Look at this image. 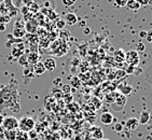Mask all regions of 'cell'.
<instances>
[{"instance_id": "1", "label": "cell", "mask_w": 152, "mask_h": 140, "mask_svg": "<svg viewBox=\"0 0 152 140\" xmlns=\"http://www.w3.org/2000/svg\"><path fill=\"white\" fill-rule=\"evenodd\" d=\"M35 128V120L30 117H23L18 120V129L25 133H29Z\"/></svg>"}, {"instance_id": "2", "label": "cell", "mask_w": 152, "mask_h": 140, "mask_svg": "<svg viewBox=\"0 0 152 140\" xmlns=\"http://www.w3.org/2000/svg\"><path fill=\"white\" fill-rule=\"evenodd\" d=\"M1 126L4 131H15L18 128V120L13 115H8L4 117Z\"/></svg>"}, {"instance_id": "3", "label": "cell", "mask_w": 152, "mask_h": 140, "mask_svg": "<svg viewBox=\"0 0 152 140\" xmlns=\"http://www.w3.org/2000/svg\"><path fill=\"white\" fill-rule=\"evenodd\" d=\"M125 61L129 65L136 67L139 64V54L135 50L129 51L127 53H125Z\"/></svg>"}, {"instance_id": "4", "label": "cell", "mask_w": 152, "mask_h": 140, "mask_svg": "<svg viewBox=\"0 0 152 140\" xmlns=\"http://www.w3.org/2000/svg\"><path fill=\"white\" fill-rule=\"evenodd\" d=\"M126 102H127V99H126V96L125 95H122L120 92H118L117 93V96H115V100H114L113 105L118 106L119 107V111L122 110L124 108V106L126 105Z\"/></svg>"}, {"instance_id": "5", "label": "cell", "mask_w": 152, "mask_h": 140, "mask_svg": "<svg viewBox=\"0 0 152 140\" xmlns=\"http://www.w3.org/2000/svg\"><path fill=\"white\" fill-rule=\"evenodd\" d=\"M124 127H126L129 131H135L139 127V121L136 117H129L124 124Z\"/></svg>"}, {"instance_id": "6", "label": "cell", "mask_w": 152, "mask_h": 140, "mask_svg": "<svg viewBox=\"0 0 152 140\" xmlns=\"http://www.w3.org/2000/svg\"><path fill=\"white\" fill-rule=\"evenodd\" d=\"M99 120L104 125H110V124L113 123L114 117L110 112H104V113H102V115H100Z\"/></svg>"}, {"instance_id": "7", "label": "cell", "mask_w": 152, "mask_h": 140, "mask_svg": "<svg viewBox=\"0 0 152 140\" xmlns=\"http://www.w3.org/2000/svg\"><path fill=\"white\" fill-rule=\"evenodd\" d=\"M150 117H151V114H150L149 111H142L140 114V117L138 119L139 125H146V124H148L150 121Z\"/></svg>"}, {"instance_id": "8", "label": "cell", "mask_w": 152, "mask_h": 140, "mask_svg": "<svg viewBox=\"0 0 152 140\" xmlns=\"http://www.w3.org/2000/svg\"><path fill=\"white\" fill-rule=\"evenodd\" d=\"M43 65H44V68H45V70H48V71H53V70L56 68L55 59L51 58V57H49V58L45 59V61H43Z\"/></svg>"}, {"instance_id": "9", "label": "cell", "mask_w": 152, "mask_h": 140, "mask_svg": "<svg viewBox=\"0 0 152 140\" xmlns=\"http://www.w3.org/2000/svg\"><path fill=\"white\" fill-rule=\"evenodd\" d=\"M65 23L68 24V25H76L78 23V18H77V15L75 13H67L66 16H65Z\"/></svg>"}, {"instance_id": "10", "label": "cell", "mask_w": 152, "mask_h": 140, "mask_svg": "<svg viewBox=\"0 0 152 140\" xmlns=\"http://www.w3.org/2000/svg\"><path fill=\"white\" fill-rule=\"evenodd\" d=\"M34 71L37 76H41V74H43L45 72V68H44V65L43 63H41V61H37L34 64Z\"/></svg>"}, {"instance_id": "11", "label": "cell", "mask_w": 152, "mask_h": 140, "mask_svg": "<svg viewBox=\"0 0 152 140\" xmlns=\"http://www.w3.org/2000/svg\"><path fill=\"white\" fill-rule=\"evenodd\" d=\"M91 134L95 139L100 140V139L104 138V131H102V129L100 128V127H93V128H92Z\"/></svg>"}, {"instance_id": "12", "label": "cell", "mask_w": 152, "mask_h": 140, "mask_svg": "<svg viewBox=\"0 0 152 140\" xmlns=\"http://www.w3.org/2000/svg\"><path fill=\"white\" fill-rule=\"evenodd\" d=\"M114 61H118V63H122V61H125V52L122 49H119V50L115 51V53H114Z\"/></svg>"}, {"instance_id": "13", "label": "cell", "mask_w": 152, "mask_h": 140, "mask_svg": "<svg viewBox=\"0 0 152 140\" xmlns=\"http://www.w3.org/2000/svg\"><path fill=\"white\" fill-rule=\"evenodd\" d=\"M16 133L18 131H3V139L6 140H15L16 139Z\"/></svg>"}, {"instance_id": "14", "label": "cell", "mask_w": 152, "mask_h": 140, "mask_svg": "<svg viewBox=\"0 0 152 140\" xmlns=\"http://www.w3.org/2000/svg\"><path fill=\"white\" fill-rule=\"evenodd\" d=\"M126 7H127L129 10H133V11H137V10L140 9L141 6L137 2V1H136V0H127Z\"/></svg>"}, {"instance_id": "15", "label": "cell", "mask_w": 152, "mask_h": 140, "mask_svg": "<svg viewBox=\"0 0 152 140\" xmlns=\"http://www.w3.org/2000/svg\"><path fill=\"white\" fill-rule=\"evenodd\" d=\"M119 90H120V93L122 94V95H129V94L132 93L133 88L131 86V85L123 84V86H122V85H120V86H119Z\"/></svg>"}, {"instance_id": "16", "label": "cell", "mask_w": 152, "mask_h": 140, "mask_svg": "<svg viewBox=\"0 0 152 140\" xmlns=\"http://www.w3.org/2000/svg\"><path fill=\"white\" fill-rule=\"evenodd\" d=\"M29 134L28 133H25V131H18L16 133V139L15 140H29Z\"/></svg>"}, {"instance_id": "17", "label": "cell", "mask_w": 152, "mask_h": 140, "mask_svg": "<svg viewBox=\"0 0 152 140\" xmlns=\"http://www.w3.org/2000/svg\"><path fill=\"white\" fill-rule=\"evenodd\" d=\"M118 92H111L110 94L106 95V101L109 102V104H113L114 100H115V96H117Z\"/></svg>"}, {"instance_id": "18", "label": "cell", "mask_w": 152, "mask_h": 140, "mask_svg": "<svg viewBox=\"0 0 152 140\" xmlns=\"http://www.w3.org/2000/svg\"><path fill=\"white\" fill-rule=\"evenodd\" d=\"M123 129H124V124H123V123H115V124H114V126H113V131H117V133H119V134H120V133H122L123 131Z\"/></svg>"}, {"instance_id": "19", "label": "cell", "mask_w": 152, "mask_h": 140, "mask_svg": "<svg viewBox=\"0 0 152 140\" xmlns=\"http://www.w3.org/2000/svg\"><path fill=\"white\" fill-rule=\"evenodd\" d=\"M65 26H66V23H65L64 20H58L56 22V27H57L58 29L63 30L65 28Z\"/></svg>"}, {"instance_id": "20", "label": "cell", "mask_w": 152, "mask_h": 140, "mask_svg": "<svg viewBox=\"0 0 152 140\" xmlns=\"http://www.w3.org/2000/svg\"><path fill=\"white\" fill-rule=\"evenodd\" d=\"M136 47H137V49H136V52L137 53H139V52H143V51H145V49H146V47H145V44L142 43V42H139V43H137V45H136Z\"/></svg>"}, {"instance_id": "21", "label": "cell", "mask_w": 152, "mask_h": 140, "mask_svg": "<svg viewBox=\"0 0 152 140\" xmlns=\"http://www.w3.org/2000/svg\"><path fill=\"white\" fill-rule=\"evenodd\" d=\"M22 54H23V50L18 51L16 47L12 50V55H14V57H20V56H22Z\"/></svg>"}, {"instance_id": "22", "label": "cell", "mask_w": 152, "mask_h": 140, "mask_svg": "<svg viewBox=\"0 0 152 140\" xmlns=\"http://www.w3.org/2000/svg\"><path fill=\"white\" fill-rule=\"evenodd\" d=\"M77 0H61V2H63V4H64L65 7H70L72 6V4H75L76 3Z\"/></svg>"}, {"instance_id": "23", "label": "cell", "mask_w": 152, "mask_h": 140, "mask_svg": "<svg viewBox=\"0 0 152 140\" xmlns=\"http://www.w3.org/2000/svg\"><path fill=\"white\" fill-rule=\"evenodd\" d=\"M146 40L149 42V43H152V29L147 30V36H146Z\"/></svg>"}, {"instance_id": "24", "label": "cell", "mask_w": 152, "mask_h": 140, "mask_svg": "<svg viewBox=\"0 0 152 140\" xmlns=\"http://www.w3.org/2000/svg\"><path fill=\"white\" fill-rule=\"evenodd\" d=\"M71 85H72V86H75L76 88H80V86H81V83H80L79 80L77 79V78H73L72 82H71Z\"/></svg>"}, {"instance_id": "25", "label": "cell", "mask_w": 152, "mask_h": 140, "mask_svg": "<svg viewBox=\"0 0 152 140\" xmlns=\"http://www.w3.org/2000/svg\"><path fill=\"white\" fill-rule=\"evenodd\" d=\"M70 90H71V86H70V85H64V86H63V90H61V93L70 94Z\"/></svg>"}, {"instance_id": "26", "label": "cell", "mask_w": 152, "mask_h": 140, "mask_svg": "<svg viewBox=\"0 0 152 140\" xmlns=\"http://www.w3.org/2000/svg\"><path fill=\"white\" fill-rule=\"evenodd\" d=\"M114 2L119 7H125L126 3H127V0H114Z\"/></svg>"}, {"instance_id": "27", "label": "cell", "mask_w": 152, "mask_h": 140, "mask_svg": "<svg viewBox=\"0 0 152 140\" xmlns=\"http://www.w3.org/2000/svg\"><path fill=\"white\" fill-rule=\"evenodd\" d=\"M140 6H148L149 4V1L150 0H136Z\"/></svg>"}, {"instance_id": "28", "label": "cell", "mask_w": 152, "mask_h": 140, "mask_svg": "<svg viewBox=\"0 0 152 140\" xmlns=\"http://www.w3.org/2000/svg\"><path fill=\"white\" fill-rule=\"evenodd\" d=\"M134 68L133 66H131V65H129V67H127V69H126V73H129V74H131V73L134 72Z\"/></svg>"}, {"instance_id": "29", "label": "cell", "mask_w": 152, "mask_h": 140, "mask_svg": "<svg viewBox=\"0 0 152 140\" xmlns=\"http://www.w3.org/2000/svg\"><path fill=\"white\" fill-rule=\"evenodd\" d=\"M7 28V24L4 23H0V31H4Z\"/></svg>"}, {"instance_id": "30", "label": "cell", "mask_w": 152, "mask_h": 140, "mask_svg": "<svg viewBox=\"0 0 152 140\" xmlns=\"http://www.w3.org/2000/svg\"><path fill=\"white\" fill-rule=\"evenodd\" d=\"M139 36H140V38H142V39H146L147 31H140V32H139Z\"/></svg>"}, {"instance_id": "31", "label": "cell", "mask_w": 152, "mask_h": 140, "mask_svg": "<svg viewBox=\"0 0 152 140\" xmlns=\"http://www.w3.org/2000/svg\"><path fill=\"white\" fill-rule=\"evenodd\" d=\"M91 32V29L90 28H84V34L85 35H88V34H90Z\"/></svg>"}, {"instance_id": "32", "label": "cell", "mask_w": 152, "mask_h": 140, "mask_svg": "<svg viewBox=\"0 0 152 140\" xmlns=\"http://www.w3.org/2000/svg\"><path fill=\"white\" fill-rule=\"evenodd\" d=\"M3 119H4V117H3V115H1V114H0V126L2 125V122H3Z\"/></svg>"}, {"instance_id": "33", "label": "cell", "mask_w": 152, "mask_h": 140, "mask_svg": "<svg viewBox=\"0 0 152 140\" xmlns=\"http://www.w3.org/2000/svg\"><path fill=\"white\" fill-rule=\"evenodd\" d=\"M100 140H109V139H107V138H102V139H100Z\"/></svg>"}, {"instance_id": "34", "label": "cell", "mask_w": 152, "mask_h": 140, "mask_svg": "<svg viewBox=\"0 0 152 140\" xmlns=\"http://www.w3.org/2000/svg\"><path fill=\"white\" fill-rule=\"evenodd\" d=\"M3 1H4V0H0V3H1V2H3Z\"/></svg>"}]
</instances>
